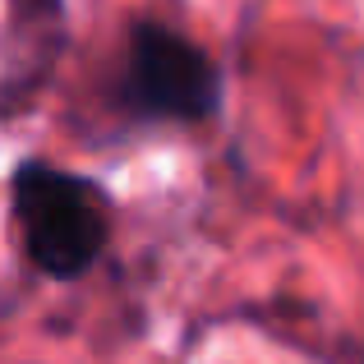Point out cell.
Instances as JSON below:
<instances>
[{"label": "cell", "mask_w": 364, "mask_h": 364, "mask_svg": "<svg viewBox=\"0 0 364 364\" xmlns=\"http://www.w3.org/2000/svg\"><path fill=\"white\" fill-rule=\"evenodd\" d=\"M124 107L152 120H203L217 111V70L189 37L166 23H134L124 51Z\"/></svg>", "instance_id": "cell-2"}, {"label": "cell", "mask_w": 364, "mask_h": 364, "mask_svg": "<svg viewBox=\"0 0 364 364\" xmlns=\"http://www.w3.org/2000/svg\"><path fill=\"white\" fill-rule=\"evenodd\" d=\"M9 208L28 263L55 282L88 272L111 240V198L88 176L46 161H28L14 171Z\"/></svg>", "instance_id": "cell-1"}]
</instances>
